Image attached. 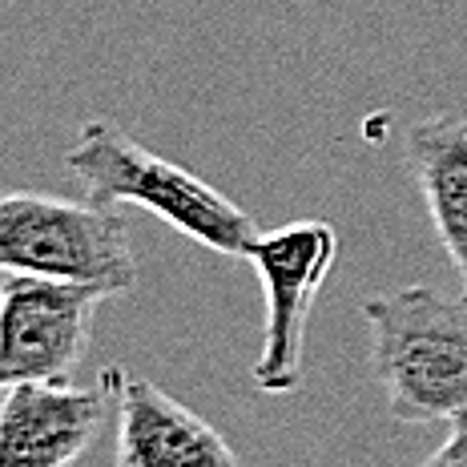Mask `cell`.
<instances>
[{
	"label": "cell",
	"instance_id": "cell-8",
	"mask_svg": "<svg viewBox=\"0 0 467 467\" xmlns=\"http://www.w3.org/2000/svg\"><path fill=\"white\" fill-rule=\"evenodd\" d=\"M403 150L467 298V121L447 113L423 117L407 130Z\"/></svg>",
	"mask_w": 467,
	"mask_h": 467
},
{
	"label": "cell",
	"instance_id": "cell-7",
	"mask_svg": "<svg viewBox=\"0 0 467 467\" xmlns=\"http://www.w3.org/2000/svg\"><path fill=\"white\" fill-rule=\"evenodd\" d=\"M109 411V391L69 387V379H25L0 399V467L77 463Z\"/></svg>",
	"mask_w": 467,
	"mask_h": 467
},
{
	"label": "cell",
	"instance_id": "cell-9",
	"mask_svg": "<svg viewBox=\"0 0 467 467\" xmlns=\"http://www.w3.org/2000/svg\"><path fill=\"white\" fill-rule=\"evenodd\" d=\"M431 467H467V407L451 415V427H447V440L427 455Z\"/></svg>",
	"mask_w": 467,
	"mask_h": 467
},
{
	"label": "cell",
	"instance_id": "cell-5",
	"mask_svg": "<svg viewBox=\"0 0 467 467\" xmlns=\"http://www.w3.org/2000/svg\"><path fill=\"white\" fill-rule=\"evenodd\" d=\"M113 298L97 282L8 275L0 286V387L69 379L93 343L97 306Z\"/></svg>",
	"mask_w": 467,
	"mask_h": 467
},
{
	"label": "cell",
	"instance_id": "cell-6",
	"mask_svg": "<svg viewBox=\"0 0 467 467\" xmlns=\"http://www.w3.org/2000/svg\"><path fill=\"white\" fill-rule=\"evenodd\" d=\"M117 411V467H230L238 451L222 431L165 395L158 383L109 367L101 375Z\"/></svg>",
	"mask_w": 467,
	"mask_h": 467
},
{
	"label": "cell",
	"instance_id": "cell-2",
	"mask_svg": "<svg viewBox=\"0 0 467 467\" xmlns=\"http://www.w3.org/2000/svg\"><path fill=\"white\" fill-rule=\"evenodd\" d=\"M371 371L399 423L451 420L467 407V298L403 286L363 303Z\"/></svg>",
	"mask_w": 467,
	"mask_h": 467
},
{
	"label": "cell",
	"instance_id": "cell-1",
	"mask_svg": "<svg viewBox=\"0 0 467 467\" xmlns=\"http://www.w3.org/2000/svg\"><path fill=\"white\" fill-rule=\"evenodd\" d=\"M65 170L85 186V198L105 206H141L213 254L246 258L250 242L262 234L238 202L206 186L198 173L150 153L101 117L81 125L77 145L65 153Z\"/></svg>",
	"mask_w": 467,
	"mask_h": 467
},
{
	"label": "cell",
	"instance_id": "cell-4",
	"mask_svg": "<svg viewBox=\"0 0 467 467\" xmlns=\"http://www.w3.org/2000/svg\"><path fill=\"white\" fill-rule=\"evenodd\" d=\"M246 258L266 290V330L250 375L262 395H295L303 387L306 323L338 258V234L330 222H290L258 234Z\"/></svg>",
	"mask_w": 467,
	"mask_h": 467
},
{
	"label": "cell",
	"instance_id": "cell-3",
	"mask_svg": "<svg viewBox=\"0 0 467 467\" xmlns=\"http://www.w3.org/2000/svg\"><path fill=\"white\" fill-rule=\"evenodd\" d=\"M0 270L97 282L109 295L138 286L130 226L117 206L36 190L0 193Z\"/></svg>",
	"mask_w": 467,
	"mask_h": 467
}]
</instances>
